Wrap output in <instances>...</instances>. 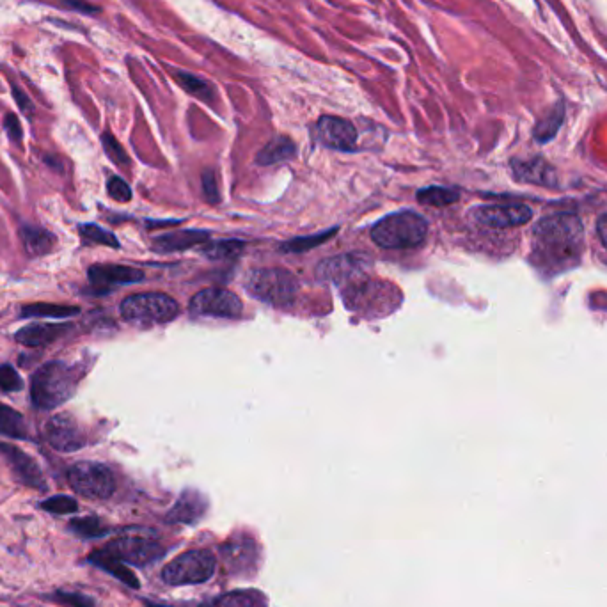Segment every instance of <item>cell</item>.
Listing matches in <instances>:
<instances>
[{
    "mask_svg": "<svg viewBox=\"0 0 607 607\" xmlns=\"http://www.w3.org/2000/svg\"><path fill=\"white\" fill-rule=\"evenodd\" d=\"M583 244V222L576 213H554L533 228L531 260L542 272L558 274L576 265Z\"/></svg>",
    "mask_w": 607,
    "mask_h": 607,
    "instance_id": "6da1fadb",
    "label": "cell"
},
{
    "mask_svg": "<svg viewBox=\"0 0 607 607\" xmlns=\"http://www.w3.org/2000/svg\"><path fill=\"white\" fill-rule=\"evenodd\" d=\"M77 375L73 368L61 361L43 364L32 375V403L41 410H52L68 402L75 395Z\"/></svg>",
    "mask_w": 607,
    "mask_h": 607,
    "instance_id": "7a4b0ae2",
    "label": "cell"
},
{
    "mask_svg": "<svg viewBox=\"0 0 607 607\" xmlns=\"http://www.w3.org/2000/svg\"><path fill=\"white\" fill-rule=\"evenodd\" d=\"M428 224L416 212H403L386 215L371 229V238L384 249H410L425 242Z\"/></svg>",
    "mask_w": 607,
    "mask_h": 607,
    "instance_id": "3957f363",
    "label": "cell"
},
{
    "mask_svg": "<svg viewBox=\"0 0 607 607\" xmlns=\"http://www.w3.org/2000/svg\"><path fill=\"white\" fill-rule=\"evenodd\" d=\"M178 313V302L166 293H139L121 302V316L132 324H167L174 320Z\"/></svg>",
    "mask_w": 607,
    "mask_h": 607,
    "instance_id": "277c9868",
    "label": "cell"
},
{
    "mask_svg": "<svg viewBox=\"0 0 607 607\" xmlns=\"http://www.w3.org/2000/svg\"><path fill=\"white\" fill-rule=\"evenodd\" d=\"M217 568V560L213 552L196 549L187 551L169 561L162 568V581L169 586H190V584H203L212 579Z\"/></svg>",
    "mask_w": 607,
    "mask_h": 607,
    "instance_id": "5b68a950",
    "label": "cell"
},
{
    "mask_svg": "<svg viewBox=\"0 0 607 607\" xmlns=\"http://www.w3.org/2000/svg\"><path fill=\"white\" fill-rule=\"evenodd\" d=\"M245 288L254 299L269 302L272 306H284L292 302L299 284L288 270L258 269L247 276Z\"/></svg>",
    "mask_w": 607,
    "mask_h": 607,
    "instance_id": "8992f818",
    "label": "cell"
},
{
    "mask_svg": "<svg viewBox=\"0 0 607 607\" xmlns=\"http://www.w3.org/2000/svg\"><path fill=\"white\" fill-rule=\"evenodd\" d=\"M71 489L87 499H109L116 490L111 469L98 462H79L68 471Z\"/></svg>",
    "mask_w": 607,
    "mask_h": 607,
    "instance_id": "52a82bcc",
    "label": "cell"
},
{
    "mask_svg": "<svg viewBox=\"0 0 607 607\" xmlns=\"http://www.w3.org/2000/svg\"><path fill=\"white\" fill-rule=\"evenodd\" d=\"M402 295L396 288L386 283H377V281H366V283L354 284L345 292V302L350 309L359 311V313H370V315H380L393 311L389 304L398 306Z\"/></svg>",
    "mask_w": 607,
    "mask_h": 607,
    "instance_id": "ba28073f",
    "label": "cell"
},
{
    "mask_svg": "<svg viewBox=\"0 0 607 607\" xmlns=\"http://www.w3.org/2000/svg\"><path fill=\"white\" fill-rule=\"evenodd\" d=\"M114 558L135 567H146L164 556V547L157 540L142 537H121L103 547Z\"/></svg>",
    "mask_w": 607,
    "mask_h": 607,
    "instance_id": "9c48e42d",
    "label": "cell"
},
{
    "mask_svg": "<svg viewBox=\"0 0 607 607\" xmlns=\"http://www.w3.org/2000/svg\"><path fill=\"white\" fill-rule=\"evenodd\" d=\"M189 309L194 315L217 316V318H238L244 311L238 295L221 288H208L196 293L190 300Z\"/></svg>",
    "mask_w": 607,
    "mask_h": 607,
    "instance_id": "30bf717a",
    "label": "cell"
},
{
    "mask_svg": "<svg viewBox=\"0 0 607 607\" xmlns=\"http://www.w3.org/2000/svg\"><path fill=\"white\" fill-rule=\"evenodd\" d=\"M471 219L492 229L517 228L533 219V210L526 205H483L471 210Z\"/></svg>",
    "mask_w": 607,
    "mask_h": 607,
    "instance_id": "8fae6325",
    "label": "cell"
},
{
    "mask_svg": "<svg viewBox=\"0 0 607 607\" xmlns=\"http://www.w3.org/2000/svg\"><path fill=\"white\" fill-rule=\"evenodd\" d=\"M222 558L231 574L235 576H251L258 567V545L253 538L231 537L221 547Z\"/></svg>",
    "mask_w": 607,
    "mask_h": 607,
    "instance_id": "7c38bea8",
    "label": "cell"
},
{
    "mask_svg": "<svg viewBox=\"0 0 607 607\" xmlns=\"http://www.w3.org/2000/svg\"><path fill=\"white\" fill-rule=\"evenodd\" d=\"M45 435L50 446L61 453L79 451L86 444V437L82 434L77 421L68 414H59L50 419L45 428Z\"/></svg>",
    "mask_w": 607,
    "mask_h": 607,
    "instance_id": "4fadbf2b",
    "label": "cell"
},
{
    "mask_svg": "<svg viewBox=\"0 0 607 607\" xmlns=\"http://www.w3.org/2000/svg\"><path fill=\"white\" fill-rule=\"evenodd\" d=\"M316 137L327 148L352 150L357 142V130L347 119L324 116L316 123Z\"/></svg>",
    "mask_w": 607,
    "mask_h": 607,
    "instance_id": "5bb4252c",
    "label": "cell"
},
{
    "mask_svg": "<svg viewBox=\"0 0 607 607\" xmlns=\"http://www.w3.org/2000/svg\"><path fill=\"white\" fill-rule=\"evenodd\" d=\"M0 453H2V457L6 458V462L11 467V471L15 473L16 478L24 485L36 490L47 489L40 466L27 453L6 442H0Z\"/></svg>",
    "mask_w": 607,
    "mask_h": 607,
    "instance_id": "9a60e30c",
    "label": "cell"
},
{
    "mask_svg": "<svg viewBox=\"0 0 607 607\" xmlns=\"http://www.w3.org/2000/svg\"><path fill=\"white\" fill-rule=\"evenodd\" d=\"M89 283L98 293L111 292L112 288L121 284L139 283L144 279L141 270L123 265H95L89 272Z\"/></svg>",
    "mask_w": 607,
    "mask_h": 607,
    "instance_id": "2e32d148",
    "label": "cell"
},
{
    "mask_svg": "<svg viewBox=\"0 0 607 607\" xmlns=\"http://www.w3.org/2000/svg\"><path fill=\"white\" fill-rule=\"evenodd\" d=\"M206 508H208V503H206V497L203 494H199L196 490H187L174 503L173 508L167 513L166 519L167 522H173V524L194 526L203 519Z\"/></svg>",
    "mask_w": 607,
    "mask_h": 607,
    "instance_id": "e0dca14e",
    "label": "cell"
},
{
    "mask_svg": "<svg viewBox=\"0 0 607 607\" xmlns=\"http://www.w3.org/2000/svg\"><path fill=\"white\" fill-rule=\"evenodd\" d=\"M513 174L519 182L540 185V187H556L558 176L554 167L549 166L544 158H531V160H513Z\"/></svg>",
    "mask_w": 607,
    "mask_h": 607,
    "instance_id": "ac0fdd59",
    "label": "cell"
},
{
    "mask_svg": "<svg viewBox=\"0 0 607 607\" xmlns=\"http://www.w3.org/2000/svg\"><path fill=\"white\" fill-rule=\"evenodd\" d=\"M70 329L68 324H34L27 325L24 329L16 332V341L25 347H45L48 343L61 338Z\"/></svg>",
    "mask_w": 607,
    "mask_h": 607,
    "instance_id": "d6986e66",
    "label": "cell"
},
{
    "mask_svg": "<svg viewBox=\"0 0 607 607\" xmlns=\"http://www.w3.org/2000/svg\"><path fill=\"white\" fill-rule=\"evenodd\" d=\"M208 238H210L208 231H176V233H169V235L155 238L153 251L164 254L185 251V249H190V247L205 244Z\"/></svg>",
    "mask_w": 607,
    "mask_h": 607,
    "instance_id": "ffe728a7",
    "label": "cell"
},
{
    "mask_svg": "<svg viewBox=\"0 0 607 607\" xmlns=\"http://www.w3.org/2000/svg\"><path fill=\"white\" fill-rule=\"evenodd\" d=\"M361 267H363L361 258L343 254V256L322 261L320 267L316 269V276L329 279V281H341V279H347V277L357 274Z\"/></svg>",
    "mask_w": 607,
    "mask_h": 607,
    "instance_id": "44dd1931",
    "label": "cell"
},
{
    "mask_svg": "<svg viewBox=\"0 0 607 607\" xmlns=\"http://www.w3.org/2000/svg\"><path fill=\"white\" fill-rule=\"evenodd\" d=\"M89 561L96 565V567L102 568L105 572H109L111 576L119 579L121 583L127 584L130 588H134V590H139V579L135 576L134 572L127 567V563H123V561L118 560V558H114L112 554L105 551V549H98V551L93 552L91 556H89Z\"/></svg>",
    "mask_w": 607,
    "mask_h": 607,
    "instance_id": "7402d4cb",
    "label": "cell"
},
{
    "mask_svg": "<svg viewBox=\"0 0 607 607\" xmlns=\"http://www.w3.org/2000/svg\"><path fill=\"white\" fill-rule=\"evenodd\" d=\"M297 155V146L290 137H284L279 135L263 148L256 157V164L260 166H274V164H281L286 160H292Z\"/></svg>",
    "mask_w": 607,
    "mask_h": 607,
    "instance_id": "603a6c76",
    "label": "cell"
},
{
    "mask_svg": "<svg viewBox=\"0 0 607 607\" xmlns=\"http://www.w3.org/2000/svg\"><path fill=\"white\" fill-rule=\"evenodd\" d=\"M203 607H269V599L260 590H235L210 600Z\"/></svg>",
    "mask_w": 607,
    "mask_h": 607,
    "instance_id": "cb8c5ba5",
    "label": "cell"
},
{
    "mask_svg": "<svg viewBox=\"0 0 607 607\" xmlns=\"http://www.w3.org/2000/svg\"><path fill=\"white\" fill-rule=\"evenodd\" d=\"M20 237L24 242L25 251L31 256L48 254L56 245V237L47 229L38 228V226H24L20 231Z\"/></svg>",
    "mask_w": 607,
    "mask_h": 607,
    "instance_id": "d4e9b609",
    "label": "cell"
},
{
    "mask_svg": "<svg viewBox=\"0 0 607 607\" xmlns=\"http://www.w3.org/2000/svg\"><path fill=\"white\" fill-rule=\"evenodd\" d=\"M0 434L11 439H27L29 428L25 425L24 416L18 410L0 403Z\"/></svg>",
    "mask_w": 607,
    "mask_h": 607,
    "instance_id": "484cf974",
    "label": "cell"
},
{
    "mask_svg": "<svg viewBox=\"0 0 607 607\" xmlns=\"http://www.w3.org/2000/svg\"><path fill=\"white\" fill-rule=\"evenodd\" d=\"M79 308H70V306H61V304H31L22 309L24 318H70L77 315Z\"/></svg>",
    "mask_w": 607,
    "mask_h": 607,
    "instance_id": "4316f807",
    "label": "cell"
},
{
    "mask_svg": "<svg viewBox=\"0 0 607 607\" xmlns=\"http://www.w3.org/2000/svg\"><path fill=\"white\" fill-rule=\"evenodd\" d=\"M244 247V242H240V240H221V242L205 245V249L201 253L213 261L233 260L242 254Z\"/></svg>",
    "mask_w": 607,
    "mask_h": 607,
    "instance_id": "83f0119b",
    "label": "cell"
},
{
    "mask_svg": "<svg viewBox=\"0 0 607 607\" xmlns=\"http://www.w3.org/2000/svg\"><path fill=\"white\" fill-rule=\"evenodd\" d=\"M460 194L457 190L446 189V187H426L419 190L418 201L426 206H450L457 203Z\"/></svg>",
    "mask_w": 607,
    "mask_h": 607,
    "instance_id": "f1b7e54d",
    "label": "cell"
},
{
    "mask_svg": "<svg viewBox=\"0 0 607 607\" xmlns=\"http://www.w3.org/2000/svg\"><path fill=\"white\" fill-rule=\"evenodd\" d=\"M79 229L82 240H86L87 244L107 245L112 249H119L118 238L109 233L107 229L100 228L96 224H82Z\"/></svg>",
    "mask_w": 607,
    "mask_h": 607,
    "instance_id": "f546056e",
    "label": "cell"
},
{
    "mask_svg": "<svg viewBox=\"0 0 607 607\" xmlns=\"http://www.w3.org/2000/svg\"><path fill=\"white\" fill-rule=\"evenodd\" d=\"M70 529L75 535L84 538H100L105 537L109 533V529L105 528L102 521L96 519V517L75 519V521L70 522Z\"/></svg>",
    "mask_w": 607,
    "mask_h": 607,
    "instance_id": "4dcf8cb0",
    "label": "cell"
},
{
    "mask_svg": "<svg viewBox=\"0 0 607 607\" xmlns=\"http://www.w3.org/2000/svg\"><path fill=\"white\" fill-rule=\"evenodd\" d=\"M176 79L180 80L183 89H187L190 95L198 96L199 100H210L213 96V89L206 80L198 79L190 73H183L178 71L176 73Z\"/></svg>",
    "mask_w": 607,
    "mask_h": 607,
    "instance_id": "1f68e13d",
    "label": "cell"
},
{
    "mask_svg": "<svg viewBox=\"0 0 607 607\" xmlns=\"http://www.w3.org/2000/svg\"><path fill=\"white\" fill-rule=\"evenodd\" d=\"M41 508L48 513H56V515H68V513H75L79 510L77 501L70 496H54L48 497L43 503Z\"/></svg>",
    "mask_w": 607,
    "mask_h": 607,
    "instance_id": "d6a6232c",
    "label": "cell"
},
{
    "mask_svg": "<svg viewBox=\"0 0 607 607\" xmlns=\"http://www.w3.org/2000/svg\"><path fill=\"white\" fill-rule=\"evenodd\" d=\"M334 233H336V229H331V231H327L324 235H318V237H308V238H295L292 242H286L283 244V251H290V253H302V251H309V249H313L318 244H324L325 240H329V238L334 237Z\"/></svg>",
    "mask_w": 607,
    "mask_h": 607,
    "instance_id": "836d02e7",
    "label": "cell"
},
{
    "mask_svg": "<svg viewBox=\"0 0 607 607\" xmlns=\"http://www.w3.org/2000/svg\"><path fill=\"white\" fill-rule=\"evenodd\" d=\"M52 600L66 607H98L95 600L87 597L84 593L70 592V590H59L54 593Z\"/></svg>",
    "mask_w": 607,
    "mask_h": 607,
    "instance_id": "e575fe53",
    "label": "cell"
},
{
    "mask_svg": "<svg viewBox=\"0 0 607 607\" xmlns=\"http://www.w3.org/2000/svg\"><path fill=\"white\" fill-rule=\"evenodd\" d=\"M0 387L6 393H18V391L24 389V380L20 379V375L16 373L13 366L2 364L0 366Z\"/></svg>",
    "mask_w": 607,
    "mask_h": 607,
    "instance_id": "d590c367",
    "label": "cell"
},
{
    "mask_svg": "<svg viewBox=\"0 0 607 607\" xmlns=\"http://www.w3.org/2000/svg\"><path fill=\"white\" fill-rule=\"evenodd\" d=\"M103 148H105V153L109 155L112 162H116L118 166H128V162H130V158H128L127 151L121 148V144H119L111 134H103L102 135Z\"/></svg>",
    "mask_w": 607,
    "mask_h": 607,
    "instance_id": "8d00e7d4",
    "label": "cell"
},
{
    "mask_svg": "<svg viewBox=\"0 0 607 607\" xmlns=\"http://www.w3.org/2000/svg\"><path fill=\"white\" fill-rule=\"evenodd\" d=\"M107 190H109V196L119 203H127L132 199V190L128 187L127 182H123L118 176H112L107 183Z\"/></svg>",
    "mask_w": 607,
    "mask_h": 607,
    "instance_id": "74e56055",
    "label": "cell"
},
{
    "mask_svg": "<svg viewBox=\"0 0 607 607\" xmlns=\"http://www.w3.org/2000/svg\"><path fill=\"white\" fill-rule=\"evenodd\" d=\"M203 194H205L206 201L215 205L219 201V190H217V180H215V174L213 171H206L203 173Z\"/></svg>",
    "mask_w": 607,
    "mask_h": 607,
    "instance_id": "f35d334b",
    "label": "cell"
},
{
    "mask_svg": "<svg viewBox=\"0 0 607 607\" xmlns=\"http://www.w3.org/2000/svg\"><path fill=\"white\" fill-rule=\"evenodd\" d=\"M6 130H8L9 137L13 141L18 142L22 139V127H20V121H18L15 114H8L6 116Z\"/></svg>",
    "mask_w": 607,
    "mask_h": 607,
    "instance_id": "ab89813d",
    "label": "cell"
},
{
    "mask_svg": "<svg viewBox=\"0 0 607 607\" xmlns=\"http://www.w3.org/2000/svg\"><path fill=\"white\" fill-rule=\"evenodd\" d=\"M13 95L16 96V102L20 105V109L25 112V114H31L32 112V103L29 102V98L18 89V87H13Z\"/></svg>",
    "mask_w": 607,
    "mask_h": 607,
    "instance_id": "60d3db41",
    "label": "cell"
},
{
    "mask_svg": "<svg viewBox=\"0 0 607 607\" xmlns=\"http://www.w3.org/2000/svg\"><path fill=\"white\" fill-rule=\"evenodd\" d=\"M597 233H599L600 242L607 249V213L606 215H602L599 222H597Z\"/></svg>",
    "mask_w": 607,
    "mask_h": 607,
    "instance_id": "b9f144b4",
    "label": "cell"
},
{
    "mask_svg": "<svg viewBox=\"0 0 607 607\" xmlns=\"http://www.w3.org/2000/svg\"><path fill=\"white\" fill-rule=\"evenodd\" d=\"M68 6H71V8L82 9V11H89V13H96V8H93V6H87V4H82V2H68Z\"/></svg>",
    "mask_w": 607,
    "mask_h": 607,
    "instance_id": "7bdbcfd3",
    "label": "cell"
},
{
    "mask_svg": "<svg viewBox=\"0 0 607 607\" xmlns=\"http://www.w3.org/2000/svg\"><path fill=\"white\" fill-rule=\"evenodd\" d=\"M144 604H146V607H171L166 606V604H157V602H151V600H144Z\"/></svg>",
    "mask_w": 607,
    "mask_h": 607,
    "instance_id": "ee69618b",
    "label": "cell"
}]
</instances>
